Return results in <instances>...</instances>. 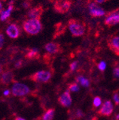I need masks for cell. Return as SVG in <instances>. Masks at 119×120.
Masks as SVG:
<instances>
[{"mask_svg":"<svg viewBox=\"0 0 119 120\" xmlns=\"http://www.w3.org/2000/svg\"><path fill=\"white\" fill-rule=\"evenodd\" d=\"M104 24L108 27H111L119 24V9L109 12L104 21Z\"/></svg>","mask_w":119,"mask_h":120,"instance_id":"cell-5","label":"cell"},{"mask_svg":"<svg viewBox=\"0 0 119 120\" xmlns=\"http://www.w3.org/2000/svg\"><path fill=\"white\" fill-rule=\"evenodd\" d=\"M76 80L77 82H79L81 84V85L83 86H86L87 87V86H88L89 85H90V82H89V81L86 78L83 77V76H78L76 78Z\"/></svg>","mask_w":119,"mask_h":120,"instance_id":"cell-18","label":"cell"},{"mask_svg":"<svg viewBox=\"0 0 119 120\" xmlns=\"http://www.w3.org/2000/svg\"><path fill=\"white\" fill-rule=\"evenodd\" d=\"M113 99L115 103V104H119V94L118 93H115L113 95Z\"/></svg>","mask_w":119,"mask_h":120,"instance_id":"cell-25","label":"cell"},{"mask_svg":"<svg viewBox=\"0 0 119 120\" xmlns=\"http://www.w3.org/2000/svg\"><path fill=\"white\" fill-rule=\"evenodd\" d=\"M26 56V58L30 59L38 58V57H39V52L37 49L33 48L30 50H29Z\"/></svg>","mask_w":119,"mask_h":120,"instance_id":"cell-15","label":"cell"},{"mask_svg":"<svg viewBox=\"0 0 119 120\" xmlns=\"http://www.w3.org/2000/svg\"><path fill=\"white\" fill-rule=\"evenodd\" d=\"M30 92L29 87L23 83L15 82L11 87V94L14 97H24Z\"/></svg>","mask_w":119,"mask_h":120,"instance_id":"cell-3","label":"cell"},{"mask_svg":"<svg viewBox=\"0 0 119 120\" xmlns=\"http://www.w3.org/2000/svg\"><path fill=\"white\" fill-rule=\"evenodd\" d=\"M75 116H76V117L77 119H81V118L84 116V114H83V112L81 109H78L76 111V114H75Z\"/></svg>","mask_w":119,"mask_h":120,"instance_id":"cell-22","label":"cell"},{"mask_svg":"<svg viewBox=\"0 0 119 120\" xmlns=\"http://www.w3.org/2000/svg\"><path fill=\"white\" fill-rule=\"evenodd\" d=\"M13 9V5H9V8L7 9V10H4L3 11L1 12V16H0V19L2 21H4L6 20L7 18L9 17L10 14H11V11H12Z\"/></svg>","mask_w":119,"mask_h":120,"instance_id":"cell-17","label":"cell"},{"mask_svg":"<svg viewBox=\"0 0 119 120\" xmlns=\"http://www.w3.org/2000/svg\"><path fill=\"white\" fill-rule=\"evenodd\" d=\"M118 67H119V66H118Z\"/></svg>","mask_w":119,"mask_h":120,"instance_id":"cell-34","label":"cell"},{"mask_svg":"<svg viewBox=\"0 0 119 120\" xmlns=\"http://www.w3.org/2000/svg\"><path fill=\"white\" fill-rule=\"evenodd\" d=\"M2 4L1 2H0V11H2Z\"/></svg>","mask_w":119,"mask_h":120,"instance_id":"cell-31","label":"cell"},{"mask_svg":"<svg viewBox=\"0 0 119 120\" xmlns=\"http://www.w3.org/2000/svg\"><path fill=\"white\" fill-rule=\"evenodd\" d=\"M43 9L41 6H38L36 7L33 9H32L28 13L29 17H30L31 19H39L41 14H43Z\"/></svg>","mask_w":119,"mask_h":120,"instance_id":"cell-13","label":"cell"},{"mask_svg":"<svg viewBox=\"0 0 119 120\" xmlns=\"http://www.w3.org/2000/svg\"><path fill=\"white\" fill-rule=\"evenodd\" d=\"M22 61H19V62H17V64H16V67H20L21 66H22Z\"/></svg>","mask_w":119,"mask_h":120,"instance_id":"cell-29","label":"cell"},{"mask_svg":"<svg viewBox=\"0 0 119 120\" xmlns=\"http://www.w3.org/2000/svg\"><path fill=\"white\" fill-rule=\"evenodd\" d=\"M108 46L109 49L117 56H119V37L114 36L108 39Z\"/></svg>","mask_w":119,"mask_h":120,"instance_id":"cell-9","label":"cell"},{"mask_svg":"<svg viewBox=\"0 0 119 120\" xmlns=\"http://www.w3.org/2000/svg\"><path fill=\"white\" fill-rule=\"evenodd\" d=\"M23 29L27 34L36 35L42 29V24L40 20L37 19H27L23 23Z\"/></svg>","mask_w":119,"mask_h":120,"instance_id":"cell-2","label":"cell"},{"mask_svg":"<svg viewBox=\"0 0 119 120\" xmlns=\"http://www.w3.org/2000/svg\"><path fill=\"white\" fill-rule=\"evenodd\" d=\"M98 69L101 70V71H104L106 69V63L104 62H101L99 64H98Z\"/></svg>","mask_w":119,"mask_h":120,"instance_id":"cell-23","label":"cell"},{"mask_svg":"<svg viewBox=\"0 0 119 120\" xmlns=\"http://www.w3.org/2000/svg\"><path fill=\"white\" fill-rule=\"evenodd\" d=\"M77 66H78V62H73L70 64V69L71 71H74L77 68Z\"/></svg>","mask_w":119,"mask_h":120,"instance_id":"cell-24","label":"cell"},{"mask_svg":"<svg viewBox=\"0 0 119 120\" xmlns=\"http://www.w3.org/2000/svg\"><path fill=\"white\" fill-rule=\"evenodd\" d=\"M68 88H69V91H71V92H78L79 90V85L76 84V83H71L69 84L68 86Z\"/></svg>","mask_w":119,"mask_h":120,"instance_id":"cell-19","label":"cell"},{"mask_svg":"<svg viewBox=\"0 0 119 120\" xmlns=\"http://www.w3.org/2000/svg\"><path fill=\"white\" fill-rule=\"evenodd\" d=\"M15 120H26V119H24V118H22V117H17L15 119Z\"/></svg>","mask_w":119,"mask_h":120,"instance_id":"cell-30","label":"cell"},{"mask_svg":"<svg viewBox=\"0 0 119 120\" xmlns=\"http://www.w3.org/2000/svg\"><path fill=\"white\" fill-rule=\"evenodd\" d=\"M108 1H110V0H94L95 3H96V4H102L104 2H106Z\"/></svg>","mask_w":119,"mask_h":120,"instance_id":"cell-27","label":"cell"},{"mask_svg":"<svg viewBox=\"0 0 119 120\" xmlns=\"http://www.w3.org/2000/svg\"><path fill=\"white\" fill-rule=\"evenodd\" d=\"M69 29L73 37H81L86 31V24L76 19H71L68 22Z\"/></svg>","mask_w":119,"mask_h":120,"instance_id":"cell-1","label":"cell"},{"mask_svg":"<svg viewBox=\"0 0 119 120\" xmlns=\"http://www.w3.org/2000/svg\"><path fill=\"white\" fill-rule=\"evenodd\" d=\"M6 33L10 38L17 39L19 36L20 31L17 25L14 24H11L7 27L6 30Z\"/></svg>","mask_w":119,"mask_h":120,"instance_id":"cell-11","label":"cell"},{"mask_svg":"<svg viewBox=\"0 0 119 120\" xmlns=\"http://www.w3.org/2000/svg\"><path fill=\"white\" fill-rule=\"evenodd\" d=\"M0 79H1L2 83H3L4 84H9L13 80V74L11 71L4 72L2 74Z\"/></svg>","mask_w":119,"mask_h":120,"instance_id":"cell-14","label":"cell"},{"mask_svg":"<svg viewBox=\"0 0 119 120\" xmlns=\"http://www.w3.org/2000/svg\"><path fill=\"white\" fill-rule=\"evenodd\" d=\"M113 77H114L115 79H119V67H115V68L113 69Z\"/></svg>","mask_w":119,"mask_h":120,"instance_id":"cell-21","label":"cell"},{"mask_svg":"<svg viewBox=\"0 0 119 120\" xmlns=\"http://www.w3.org/2000/svg\"><path fill=\"white\" fill-rule=\"evenodd\" d=\"M90 120H97V118H96V117H94V118H92V119H90Z\"/></svg>","mask_w":119,"mask_h":120,"instance_id":"cell-33","label":"cell"},{"mask_svg":"<svg viewBox=\"0 0 119 120\" xmlns=\"http://www.w3.org/2000/svg\"><path fill=\"white\" fill-rule=\"evenodd\" d=\"M90 14L92 17H99L105 14V11L101 8L96 3H92L89 6Z\"/></svg>","mask_w":119,"mask_h":120,"instance_id":"cell-10","label":"cell"},{"mask_svg":"<svg viewBox=\"0 0 119 120\" xmlns=\"http://www.w3.org/2000/svg\"><path fill=\"white\" fill-rule=\"evenodd\" d=\"M58 101L64 107H69L71 105L72 99L70 94V91L66 90L58 99Z\"/></svg>","mask_w":119,"mask_h":120,"instance_id":"cell-8","label":"cell"},{"mask_svg":"<svg viewBox=\"0 0 119 120\" xmlns=\"http://www.w3.org/2000/svg\"><path fill=\"white\" fill-rule=\"evenodd\" d=\"M51 78V73L49 71H39L32 74L29 79L38 83H47Z\"/></svg>","mask_w":119,"mask_h":120,"instance_id":"cell-4","label":"cell"},{"mask_svg":"<svg viewBox=\"0 0 119 120\" xmlns=\"http://www.w3.org/2000/svg\"><path fill=\"white\" fill-rule=\"evenodd\" d=\"M115 119L116 120H119V114L116 116V117H115Z\"/></svg>","mask_w":119,"mask_h":120,"instance_id":"cell-32","label":"cell"},{"mask_svg":"<svg viewBox=\"0 0 119 120\" xmlns=\"http://www.w3.org/2000/svg\"><path fill=\"white\" fill-rule=\"evenodd\" d=\"M4 35L2 34H0V49H1L4 45Z\"/></svg>","mask_w":119,"mask_h":120,"instance_id":"cell-26","label":"cell"},{"mask_svg":"<svg viewBox=\"0 0 119 120\" xmlns=\"http://www.w3.org/2000/svg\"><path fill=\"white\" fill-rule=\"evenodd\" d=\"M10 91L9 89H5L4 91V96H9V94H10Z\"/></svg>","mask_w":119,"mask_h":120,"instance_id":"cell-28","label":"cell"},{"mask_svg":"<svg viewBox=\"0 0 119 120\" xmlns=\"http://www.w3.org/2000/svg\"><path fill=\"white\" fill-rule=\"evenodd\" d=\"M55 114V109H49L46 112L43 114L42 116V120H52L54 119Z\"/></svg>","mask_w":119,"mask_h":120,"instance_id":"cell-16","label":"cell"},{"mask_svg":"<svg viewBox=\"0 0 119 120\" xmlns=\"http://www.w3.org/2000/svg\"><path fill=\"white\" fill-rule=\"evenodd\" d=\"M71 6V2L69 0H58L54 5V9L56 12L64 14L67 12Z\"/></svg>","mask_w":119,"mask_h":120,"instance_id":"cell-6","label":"cell"},{"mask_svg":"<svg viewBox=\"0 0 119 120\" xmlns=\"http://www.w3.org/2000/svg\"><path fill=\"white\" fill-rule=\"evenodd\" d=\"M113 112V104L110 100H108L103 104L101 108L99 109L98 113V114H100L101 116H108L112 114Z\"/></svg>","mask_w":119,"mask_h":120,"instance_id":"cell-7","label":"cell"},{"mask_svg":"<svg viewBox=\"0 0 119 120\" xmlns=\"http://www.w3.org/2000/svg\"><path fill=\"white\" fill-rule=\"evenodd\" d=\"M45 49L51 54H54L61 52L62 50V48L61 47V45L55 43V42H50L48 43L45 45Z\"/></svg>","mask_w":119,"mask_h":120,"instance_id":"cell-12","label":"cell"},{"mask_svg":"<svg viewBox=\"0 0 119 120\" xmlns=\"http://www.w3.org/2000/svg\"><path fill=\"white\" fill-rule=\"evenodd\" d=\"M93 104L94 107H98L101 104V99L99 97H96L94 99Z\"/></svg>","mask_w":119,"mask_h":120,"instance_id":"cell-20","label":"cell"}]
</instances>
